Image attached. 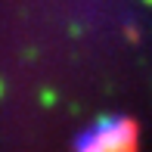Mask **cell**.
<instances>
[{
  "instance_id": "obj_1",
  "label": "cell",
  "mask_w": 152,
  "mask_h": 152,
  "mask_svg": "<svg viewBox=\"0 0 152 152\" xmlns=\"http://www.w3.org/2000/svg\"><path fill=\"white\" fill-rule=\"evenodd\" d=\"M93 134L102 152H137L140 143V124L127 115H106L93 124Z\"/></svg>"
},
{
  "instance_id": "obj_2",
  "label": "cell",
  "mask_w": 152,
  "mask_h": 152,
  "mask_svg": "<svg viewBox=\"0 0 152 152\" xmlns=\"http://www.w3.org/2000/svg\"><path fill=\"white\" fill-rule=\"evenodd\" d=\"M0 93H3V81H0Z\"/></svg>"
},
{
  "instance_id": "obj_3",
  "label": "cell",
  "mask_w": 152,
  "mask_h": 152,
  "mask_svg": "<svg viewBox=\"0 0 152 152\" xmlns=\"http://www.w3.org/2000/svg\"><path fill=\"white\" fill-rule=\"evenodd\" d=\"M146 3H149V6H152V0H146Z\"/></svg>"
}]
</instances>
